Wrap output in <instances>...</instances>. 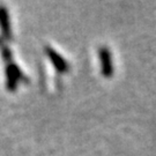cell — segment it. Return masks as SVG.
<instances>
[{"instance_id": "6da1fadb", "label": "cell", "mask_w": 156, "mask_h": 156, "mask_svg": "<svg viewBox=\"0 0 156 156\" xmlns=\"http://www.w3.org/2000/svg\"><path fill=\"white\" fill-rule=\"evenodd\" d=\"M46 51H48L49 58L53 64V66L56 67L59 72H67L68 71L69 66H68V62H67L66 59H64L58 52H56L51 48H46Z\"/></svg>"}, {"instance_id": "7a4b0ae2", "label": "cell", "mask_w": 156, "mask_h": 156, "mask_svg": "<svg viewBox=\"0 0 156 156\" xmlns=\"http://www.w3.org/2000/svg\"><path fill=\"white\" fill-rule=\"evenodd\" d=\"M0 27L2 30V35L6 38L11 37V22H9V19H8V13H7L4 6H0Z\"/></svg>"}, {"instance_id": "3957f363", "label": "cell", "mask_w": 156, "mask_h": 156, "mask_svg": "<svg viewBox=\"0 0 156 156\" xmlns=\"http://www.w3.org/2000/svg\"><path fill=\"white\" fill-rule=\"evenodd\" d=\"M6 79H7V88L11 90H14L16 88V76L13 74V72L11 71V68L7 66L6 68Z\"/></svg>"}, {"instance_id": "277c9868", "label": "cell", "mask_w": 156, "mask_h": 156, "mask_svg": "<svg viewBox=\"0 0 156 156\" xmlns=\"http://www.w3.org/2000/svg\"><path fill=\"white\" fill-rule=\"evenodd\" d=\"M2 55H4V58L7 59V60H11V51L7 48H2Z\"/></svg>"}, {"instance_id": "5b68a950", "label": "cell", "mask_w": 156, "mask_h": 156, "mask_svg": "<svg viewBox=\"0 0 156 156\" xmlns=\"http://www.w3.org/2000/svg\"><path fill=\"white\" fill-rule=\"evenodd\" d=\"M0 44H1V38H0Z\"/></svg>"}]
</instances>
